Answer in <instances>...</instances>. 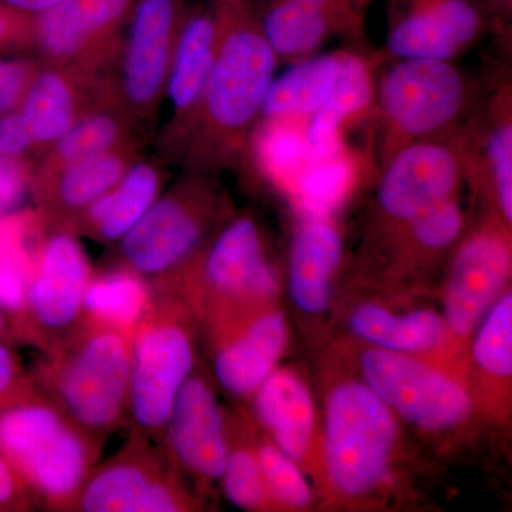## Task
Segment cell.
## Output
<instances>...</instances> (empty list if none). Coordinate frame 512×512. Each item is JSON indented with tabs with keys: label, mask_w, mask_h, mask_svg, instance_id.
<instances>
[{
	"label": "cell",
	"mask_w": 512,
	"mask_h": 512,
	"mask_svg": "<svg viewBox=\"0 0 512 512\" xmlns=\"http://www.w3.org/2000/svg\"><path fill=\"white\" fill-rule=\"evenodd\" d=\"M397 426L392 410L366 384H340L326 407L325 456L340 493L362 495L389 470Z\"/></svg>",
	"instance_id": "cell-7"
},
{
	"label": "cell",
	"mask_w": 512,
	"mask_h": 512,
	"mask_svg": "<svg viewBox=\"0 0 512 512\" xmlns=\"http://www.w3.org/2000/svg\"><path fill=\"white\" fill-rule=\"evenodd\" d=\"M254 394L256 416L271 431L275 446L301 458L313 433V404L305 384L288 370H274Z\"/></svg>",
	"instance_id": "cell-25"
},
{
	"label": "cell",
	"mask_w": 512,
	"mask_h": 512,
	"mask_svg": "<svg viewBox=\"0 0 512 512\" xmlns=\"http://www.w3.org/2000/svg\"><path fill=\"white\" fill-rule=\"evenodd\" d=\"M194 507L158 444L130 434L120 451L94 466L72 512H181Z\"/></svg>",
	"instance_id": "cell-9"
},
{
	"label": "cell",
	"mask_w": 512,
	"mask_h": 512,
	"mask_svg": "<svg viewBox=\"0 0 512 512\" xmlns=\"http://www.w3.org/2000/svg\"><path fill=\"white\" fill-rule=\"evenodd\" d=\"M342 254V237L330 218H303L289 256V292L301 311L316 315L328 309Z\"/></svg>",
	"instance_id": "cell-23"
},
{
	"label": "cell",
	"mask_w": 512,
	"mask_h": 512,
	"mask_svg": "<svg viewBox=\"0 0 512 512\" xmlns=\"http://www.w3.org/2000/svg\"><path fill=\"white\" fill-rule=\"evenodd\" d=\"M463 212L454 198H448L427 208L407 222L410 234L421 248L439 251L453 244L463 229Z\"/></svg>",
	"instance_id": "cell-37"
},
{
	"label": "cell",
	"mask_w": 512,
	"mask_h": 512,
	"mask_svg": "<svg viewBox=\"0 0 512 512\" xmlns=\"http://www.w3.org/2000/svg\"><path fill=\"white\" fill-rule=\"evenodd\" d=\"M136 127L114 101L100 104L46 151L37 171H52L74 161L99 156L120 148H136Z\"/></svg>",
	"instance_id": "cell-27"
},
{
	"label": "cell",
	"mask_w": 512,
	"mask_h": 512,
	"mask_svg": "<svg viewBox=\"0 0 512 512\" xmlns=\"http://www.w3.org/2000/svg\"><path fill=\"white\" fill-rule=\"evenodd\" d=\"M36 70L32 63L0 60V116L20 106Z\"/></svg>",
	"instance_id": "cell-39"
},
{
	"label": "cell",
	"mask_w": 512,
	"mask_h": 512,
	"mask_svg": "<svg viewBox=\"0 0 512 512\" xmlns=\"http://www.w3.org/2000/svg\"><path fill=\"white\" fill-rule=\"evenodd\" d=\"M288 338L284 313L269 312L256 318L214 357V373L222 389L238 397L254 394L274 372Z\"/></svg>",
	"instance_id": "cell-21"
},
{
	"label": "cell",
	"mask_w": 512,
	"mask_h": 512,
	"mask_svg": "<svg viewBox=\"0 0 512 512\" xmlns=\"http://www.w3.org/2000/svg\"><path fill=\"white\" fill-rule=\"evenodd\" d=\"M215 43L217 20L207 13L188 20L175 39L165 84L171 104V119L161 140L167 156L183 157L210 79Z\"/></svg>",
	"instance_id": "cell-16"
},
{
	"label": "cell",
	"mask_w": 512,
	"mask_h": 512,
	"mask_svg": "<svg viewBox=\"0 0 512 512\" xmlns=\"http://www.w3.org/2000/svg\"><path fill=\"white\" fill-rule=\"evenodd\" d=\"M36 384L20 357L0 340V410L32 392Z\"/></svg>",
	"instance_id": "cell-38"
},
{
	"label": "cell",
	"mask_w": 512,
	"mask_h": 512,
	"mask_svg": "<svg viewBox=\"0 0 512 512\" xmlns=\"http://www.w3.org/2000/svg\"><path fill=\"white\" fill-rule=\"evenodd\" d=\"M163 174L148 161H134L123 178L74 222L70 232L114 245L150 210L160 197Z\"/></svg>",
	"instance_id": "cell-22"
},
{
	"label": "cell",
	"mask_w": 512,
	"mask_h": 512,
	"mask_svg": "<svg viewBox=\"0 0 512 512\" xmlns=\"http://www.w3.org/2000/svg\"><path fill=\"white\" fill-rule=\"evenodd\" d=\"M178 474L220 480L228 458V437L220 403L210 383L192 375L181 387L157 443Z\"/></svg>",
	"instance_id": "cell-13"
},
{
	"label": "cell",
	"mask_w": 512,
	"mask_h": 512,
	"mask_svg": "<svg viewBox=\"0 0 512 512\" xmlns=\"http://www.w3.org/2000/svg\"><path fill=\"white\" fill-rule=\"evenodd\" d=\"M101 448L37 387L0 410V454L46 510L72 512Z\"/></svg>",
	"instance_id": "cell-2"
},
{
	"label": "cell",
	"mask_w": 512,
	"mask_h": 512,
	"mask_svg": "<svg viewBox=\"0 0 512 512\" xmlns=\"http://www.w3.org/2000/svg\"><path fill=\"white\" fill-rule=\"evenodd\" d=\"M375 100L376 84L369 62L355 53H346L332 93L308 120L312 157H328L343 150V130L363 116Z\"/></svg>",
	"instance_id": "cell-24"
},
{
	"label": "cell",
	"mask_w": 512,
	"mask_h": 512,
	"mask_svg": "<svg viewBox=\"0 0 512 512\" xmlns=\"http://www.w3.org/2000/svg\"><path fill=\"white\" fill-rule=\"evenodd\" d=\"M9 33V22L5 16L0 13V42L5 40V37L8 36Z\"/></svg>",
	"instance_id": "cell-45"
},
{
	"label": "cell",
	"mask_w": 512,
	"mask_h": 512,
	"mask_svg": "<svg viewBox=\"0 0 512 512\" xmlns=\"http://www.w3.org/2000/svg\"><path fill=\"white\" fill-rule=\"evenodd\" d=\"M261 25L278 62L308 59L332 33H340L323 10L301 0H275Z\"/></svg>",
	"instance_id": "cell-30"
},
{
	"label": "cell",
	"mask_w": 512,
	"mask_h": 512,
	"mask_svg": "<svg viewBox=\"0 0 512 512\" xmlns=\"http://www.w3.org/2000/svg\"><path fill=\"white\" fill-rule=\"evenodd\" d=\"M12 8L25 10V12H42L55 8L62 0H2Z\"/></svg>",
	"instance_id": "cell-44"
},
{
	"label": "cell",
	"mask_w": 512,
	"mask_h": 512,
	"mask_svg": "<svg viewBox=\"0 0 512 512\" xmlns=\"http://www.w3.org/2000/svg\"><path fill=\"white\" fill-rule=\"evenodd\" d=\"M360 367L366 386L390 410L420 429H450L471 413L470 396L460 384L406 353L367 350Z\"/></svg>",
	"instance_id": "cell-10"
},
{
	"label": "cell",
	"mask_w": 512,
	"mask_h": 512,
	"mask_svg": "<svg viewBox=\"0 0 512 512\" xmlns=\"http://www.w3.org/2000/svg\"><path fill=\"white\" fill-rule=\"evenodd\" d=\"M259 170L282 191L291 194L312 163L308 121L259 120L249 138Z\"/></svg>",
	"instance_id": "cell-31"
},
{
	"label": "cell",
	"mask_w": 512,
	"mask_h": 512,
	"mask_svg": "<svg viewBox=\"0 0 512 512\" xmlns=\"http://www.w3.org/2000/svg\"><path fill=\"white\" fill-rule=\"evenodd\" d=\"M146 311L131 335L126 424L157 443L181 387L194 373V339L187 302L174 289L151 285Z\"/></svg>",
	"instance_id": "cell-4"
},
{
	"label": "cell",
	"mask_w": 512,
	"mask_h": 512,
	"mask_svg": "<svg viewBox=\"0 0 512 512\" xmlns=\"http://www.w3.org/2000/svg\"><path fill=\"white\" fill-rule=\"evenodd\" d=\"M107 101H114L113 93L94 74L47 63L33 74L19 111L36 147L49 150L84 114Z\"/></svg>",
	"instance_id": "cell-17"
},
{
	"label": "cell",
	"mask_w": 512,
	"mask_h": 512,
	"mask_svg": "<svg viewBox=\"0 0 512 512\" xmlns=\"http://www.w3.org/2000/svg\"><path fill=\"white\" fill-rule=\"evenodd\" d=\"M25 485L6 458L0 454V512H23L32 510Z\"/></svg>",
	"instance_id": "cell-42"
},
{
	"label": "cell",
	"mask_w": 512,
	"mask_h": 512,
	"mask_svg": "<svg viewBox=\"0 0 512 512\" xmlns=\"http://www.w3.org/2000/svg\"><path fill=\"white\" fill-rule=\"evenodd\" d=\"M511 249L500 235L478 234L468 239L454 259L444 302V325L458 336L471 332L507 282Z\"/></svg>",
	"instance_id": "cell-19"
},
{
	"label": "cell",
	"mask_w": 512,
	"mask_h": 512,
	"mask_svg": "<svg viewBox=\"0 0 512 512\" xmlns=\"http://www.w3.org/2000/svg\"><path fill=\"white\" fill-rule=\"evenodd\" d=\"M32 148H37L35 138L20 111H9L0 116V156L18 160Z\"/></svg>",
	"instance_id": "cell-40"
},
{
	"label": "cell",
	"mask_w": 512,
	"mask_h": 512,
	"mask_svg": "<svg viewBox=\"0 0 512 512\" xmlns=\"http://www.w3.org/2000/svg\"><path fill=\"white\" fill-rule=\"evenodd\" d=\"M359 161L348 148L312 163L293 188L291 198L303 218H332L356 183Z\"/></svg>",
	"instance_id": "cell-32"
},
{
	"label": "cell",
	"mask_w": 512,
	"mask_h": 512,
	"mask_svg": "<svg viewBox=\"0 0 512 512\" xmlns=\"http://www.w3.org/2000/svg\"><path fill=\"white\" fill-rule=\"evenodd\" d=\"M151 285L134 272L106 268L92 276L84 295L83 319L133 335L151 298Z\"/></svg>",
	"instance_id": "cell-29"
},
{
	"label": "cell",
	"mask_w": 512,
	"mask_h": 512,
	"mask_svg": "<svg viewBox=\"0 0 512 512\" xmlns=\"http://www.w3.org/2000/svg\"><path fill=\"white\" fill-rule=\"evenodd\" d=\"M225 495L235 507L256 510L266 498V485L254 451L245 447L229 450L227 464L222 474Z\"/></svg>",
	"instance_id": "cell-36"
},
{
	"label": "cell",
	"mask_w": 512,
	"mask_h": 512,
	"mask_svg": "<svg viewBox=\"0 0 512 512\" xmlns=\"http://www.w3.org/2000/svg\"><path fill=\"white\" fill-rule=\"evenodd\" d=\"M474 339L473 356L481 369L498 377L512 373V295L507 293L485 313Z\"/></svg>",
	"instance_id": "cell-34"
},
{
	"label": "cell",
	"mask_w": 512,
	"mask_h": 512,
	"mask_svg": "<svg viewBox=\"0 0 512 512\" xmlns=\"http://www.w3.org/2000/svg\"><path fill=\"white\" fill-rule=\"evenodd\" d=\"M208 175L191 171L160 195L114 244L109 268L134 272L150 285L177 275L200 252L214 220L217 204Z\"/></svg>",
	"instance_id": "cell-5"
},
{
	"label": "cell",
	"mask_w": 512,
	"mask_h": 512,
	"mask_svg": "<svg viewBox=\"0 0 512 512\" xmlns=\"http://www.w3.org/2000/svg\"><path fill=\"white\" fill-rule=\"evenodd\" d=\"M28 187V175L18 160L0 156V212L19 204Z\"/></svg>",
	"instance_id": "cell-41"
},
{
	"label": "cell",
	"mask_w": 512,
	"mask_h": 512,
	"mask_svg": "<svg viewBox=\"0 0 512 512\" xmlns=\"http://www.w3.org/2000/svg\"><path fill=\"white\" fill-rule=\"evenodd\" d=\"M177 35L175 0H141L113 86L114 101L136 130L156 119Z\"/></svg>",
	"instance_id": "cell-11"
},
{
	"label": "cell",
	"mask_w": 512,
	"mask_h": 512,
	"mask_svg": "<svg viewBox=\"0 0 512 512\" xmlns=\"http://www.w3.org/2000/svg\"><path fill=\"white\" fill-rule=\"evenodd\" d=\"M483 163L490 175L498 205L505 221L512 222V121L507 94L501 97V107L495 111L484 133Z\"/></svg>",
	"instance_id": "cell-33"
},
{
	"label": "cell",
	"mask_w": 512,
	"mask_h": 512,
	"mask_svg": "<svg viewBox=\"0 0 512 512\" xmlns=\"http://www.w3.org/2000/svg\"><path fill=\"white\" fill-rule=\"evenodd\" d=\"M346 53L311 56L275 76L266 93L261 120L311 119L338 82Z\"/></svg>",
	"instance_id": "cell-26"
},
{
	"label": "cell",
	"mask_w": 512,
	"mask_h": 512,
	"mask_svg": "<svg viewBox=\"0 0 512 512\" xmlns=\"http://www.w3.org/2000/svg\"><path fill=\"white\" fill-rule=\"evenodd\" d=\"M350 328L360 339L379 349L409 355L439 345L444 333V319L427 309L396 315L382 306L367 303L352 313Z\"/></svg>",
	"instance_id": "cell-28"
},
{
	"label": "cell",
	"mask_w": 512,
	"mask_h": 512,
	"mask_svg": "<svg viewBox=\"0 0 512 512\" xmlns=\"http://www.w3.org/2000/svg\"><path fill=\"white\" fill-rule=\"evenodd\" d=\"M33 249L25 312L18 336L46 352L83 322L84 295L92 279L89 258L79 238L66 229L47 227Z\"/></svg>",
	"instance_id": "cell-8"
},
{
	"label": "cell",
	"mask_w": 512,
	"mask_h": 512,
	"mask_svg": "<svg viewBox=\"0 0 512 512\" xmlns=\"http://www.w3.org/2000/svg\"><path fill=\"white\" fill-rule=\"evenodd\" d=\"M128 5L130 0H62L39 19L37 47L47 63L96 76L119 50L114 30Z\"/></svg>",
	"instance_id": "cell-14"
},
{
	"label": "cell",
	"mask_w": 512,
	"mask_h": 512,
	"mask_svg": "<svg viewBox=\"0 0 512 512\" xmlns=\"http://www.w3.org/2000/svg\"><path fill=\"white\" fill-rule=\"evenodd\" d=\"M470 83L451 60L402 59L376 86L386 160L414 141L437 138L470 101Z\"/></svg>",
	"instance_id": "cell-6"
},
{
	"label": "cell",
	"mask_w": 512,
	"mask_h": 512,
	"mask_svg": "<svg viewBox=\"0 0 512 512\" xmlns=\"http://www.w3.org/2000/svg\"><path fill=\"white\" fill-rule=\"evenodd\" d=\"M180 272L197 274L207 292L232 302L261 301L278 289L261 231L248 215L234 218L221 229L195 271L184 268Z\"/></svg>",
	"instance_id": "cell-15"
},
{
	"label": "cell",
	"mask_w": 512,
	"mask_h": 512,
	"mask_svg": "<svg viewBox=\"0 0 512 512\" xmlns=\"http://www.w3.org/2000/svg\"><path fill=\"white\" fill-rule=\"evenodd\" d=\"M215 20L214 63L183 153L191 171L210 174L235 163L248 147L278 66L261 19L245 5L229 2Z\"/></svg>",
	"instance_id": "cell-1"
},
{
	"label": "cell",
	"mask_w": 512,
	"mask_h": 512,
	"mask_svg": "<svg viewBox=\"0 0 512 512\" xmlns=\"http://www.w3.org/2000/svg\"><path fill=\"white\" fill-rule=\"evenodd\" d=\"M134 161V148H120L56 170L36 171L33 192L40 220L47 227L70 231L90 205L119 183Z\"/></svg>",
	"instance_id": "cell-20"
},
{
	"label": "cell",
	"mask_w": 512,
	"mask_h": 512,
	"mask_svg": "<svg viewBox=\"0 0 512 512\" xmlns=\"http://www.w3.org/2000/svg\"><path fill=\"white\" fill-rule=\"evenodd\" d=\"M301 2L323 10L338 26L340 33H355L359 29L357 0H301Z\"/></svg>",
	"instance_id": "cell-43"
},
{
	"label": "cell",
	"mask_w": 512,
	"mask_h": 512,
	"mask_svg": "<svg viewBox=\"0 0 512 512\" xmlns=\"http://www.w3.org/2000/svg\"><path fill=\"white\" fill-rule=\"evenodd\" d=\"M480 32L481 16L470 0H412L390 26L386 47L397 60H453Z\"/></svg>",
	"instance_id": "cell-18"
},
{
	"label": "cell",
	"mask_w": 512,
	"mask_h": 512,
	"mask_svg": "<svg viewBox=\"0 0 512 512\" xmlns=\"http://www.w3.org/2000/svg\"><path fill=\"white\" fill-rule=\"evenodd\" d=\"M6 335V319L5 316L0 312V340H3Z\"/></svg>",
	"instance_id": "cell-46"
},
{
	"label": "cell",
	"mask_w": 512,
	"mask_h": 512,
	"mask_svg": "<svg viewBox=\"0 0 512 512\" xmlns=\"http://www.w3.org/2000/svg\"><path fill=\"white\" fill-rule=\"evenodd\" d=\"M256 457L266 488L279 501L292 507H305L311 503V488L292 457L275 444H262Z\"/></svg>",
	"instance_id": "cell-35"
},
{
	"label": "cell",
	"mask_w": 512,
	"mask_h": 512,
	"mask_svg": "<svg viewBox=\"0 0 512 512\" xmlns=\"http://www.w3.org/2000/svg\"><path fill=\"white\" fill-rule=\"evenodd\" d=\"M42 353L32 373L37 389L104 444L126 424L130 336L83 319L67 338Z\"/></svg>",
	"instance_id": "cell-3"
},
{
	"label": "cell",
	"mask_w": 512,
	"mask_h": 512,
	"mask_svg": "<svg viewBox=\"0 0 512 512\" xmlns=\"http://www.w3.org/2000/svg\"><path fill=\"white\" fill-rule=\"evenodd\" d=\"M384 165L377 191L380 210L407 224L427 208L454 197L467 167L466 148L437 138L414 141L394 151Z\"/></svg>",
	"instance_id": "cell-12"
}]
</instances>
